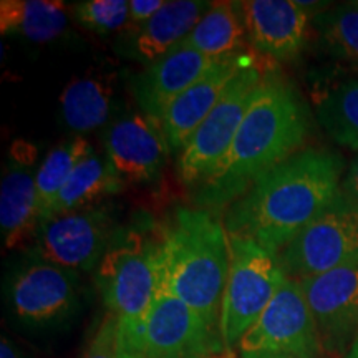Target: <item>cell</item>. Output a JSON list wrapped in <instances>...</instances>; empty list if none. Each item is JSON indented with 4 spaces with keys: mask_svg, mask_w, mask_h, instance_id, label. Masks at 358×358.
Segmentation results:
<instances>
[{
    "mask_svg": "<svg viewBox=\"0 0 358 358\" xmlns=\"http://www.w3.org/2000/svg\"><path fill=\"white\" fill-rule=\"evenodd\" d=\"M310 115L292 83L267 70L252 93L234 141L194 194L198 209L219 211L241 199L262 176L299 153Z\"/></svg>",
    "mask_w": 358,
    "mask_h": 358,
    "instance_id": "6da1fadb",
    "label": "cell"
},
{
    "mask_svg": "<svg viewBox=\"0 0 358 358\" xmlns=\"http://www.w3.org/2000/svg\"><path fill=\"white\" fill-rule=\"evenodd\" d=\"M342 156L322 148L299 151L227 208V236L245 237L280 254L342 192Z\"/></svg>",
    "mask_w": 358,
    "mask_h": 358,
    "instance_id": "7a4b0ae2",
    "label": "cell"
},
{
    "mask_svg": "<svg viewBox=\"0 0 358 358\" xmlns=\"http://www.w3.org/2000/svg\"><path fill=\"white\" fill-rule=\"evenodd\" d=\"M229 268V236L221 221L206 209L176 211L166 226L163 284L217 330Z\"/></svg>",
    "mask_w": 358,
    "mask_h": 358,
    "instance_id": "3957f363",
    "label": "cell"
},
{
    "mask_svg": "<svg viewBox=\"0 0 358 358\" xmlns=\"http://www.w3.org/2000/svg\"><path fill=\"white\" fill-rule=\"evenodd\" d=\"M166 227L150 214L138 213L118 226L95 268V282L108 313L120 324L146 315L164 280Z\"/></svg>",
    "mask_w": 358,
    "mask_h": 358,
    "instance_id": "277c9868",
    "label": "cell"
},
{
    "mask_svg": "<svg viewBox=\"0 0 358 358\" xmlns=\"http://www.w3.org/2000/svg\"><path fill=\"white\" fill-rule=\"evenodd\" d=\"M3 306L7 319L22 332L38 337L60 334L82 312L80 275L27 254L6 274Z\"/></svg>",
    "mask_w": 358,
    "mask_h": 358,
    "instance_id": "5b68a950",
    "label": "cell"
},
{
    "mask_svg": "<svg viewBox=\"0 0 358 358\" xmlns=\"http://www.w3.org/2000/svg\"><path fill=\"white\" fill-rule=\"evenodd\" d=\"M118 350L120 358H196L227 352L221 330L206 324L164 284L141 320L118 322Z\"/></svg>",
    "mask_w": 358,
    "mask_h": 358,
    "instance_id": "8992f818",
    "label": "cell"
},
{
    "mask_svg": "<svg viewBox=\"0 0 358 358\" xmlns=\"http://www.w3.org/2000/svg\"><path fill=\"white\" fill-rule=\"evenodd\" d=\"M231 268L221 308V335L227 352L256 324L287 275L279 254L245 237L229 236Z\"/></svg>",
    "mask_w": 358,
    "mask_h": 358,
    "instance_id": "52a82bcc",
    "label": "cell"
},
{
    "mask_svg": "<svg viewBox=\"0 0 358 358\" xmlns=\"http://www.w3.org/2000/svg\"><path fill=\"white\" fill-rule=\"evenodd\" d=\"M266 71L267 69H262L257 58H254L231 80L211 113L206 116L181 150L178 173L185 185L199 187L213 176L229 151L252 93L262 82Z\"/></svg>",
    "mask_w": 358,
    "mask_h": 358,
    "instance_id": "ba28073f",
    "label": "cell"
},
{
    "mask_svg": "<svg viewBox=\"0 0 358 358\" xmlns=\"http://www.w3.org/2000/svg\"><path fill=\"white\" fill-rule=\"evenodd\" d=\"M279 262L284 274L295 280L358 262V204L340 192L280 250Z\"/></svg>",
    "mask_w": 358,
    "mask_h": 358,
    "instance_id": "9c48e42d",
    "label": "cell"
},
{
    "mask_svg": "<svg viewBox=\"0 0 358 358\" xmlns=\"http://www.w3.org/2000/svg\"><path fill=\"white\" fill-rule=\"evenodd\" d=\"M237 352L241 358H322L319 330L299 280L285 279Z\"/></svg>",
    "mask_w": 358,
    "mask_h": 358,
    "instance_id": "30bf717a",
    "label": "cell"
},
{
    "mask_svg": "<svg viewBox=\"0 0 358 358\" xmlns=\"http://www.w3.org/2000/svg\"><path fill=\"white\" fill-rule=\"evenodd\" d=\"M118 226L110 206L58 214L40 221L29 254L77 274L95 271Z\"/></svg>",
    "mask_w": 358,
    "mask_h": 358,
    "instance_id": "8fae6325",
    "label": "cell"
},
{
    "mask_svg": "<svg viewBox=\"0 0 358 358\" xmlns=\"http://www.w3.org/2000/svg\"><path fill=\"white\" fill-rule=\"evenodd\" d=\"M327 355L345 358L358 338V262L299 280Z\"/></svg>",
    "mask_w": 358,
    "mask_h": 358,
    "instance_id": "7c38bea8",
    "label": "cell"
},
{
    "mask_svg": "<svg viewBox=\"0 0 358 358\" xmlns=\"http://www.w3.org/2000/svg\"><path fill=\"white\" fill-rule=\"evenodd\" d=\"M169 151L163 124L143 111L122 115L106 129L105 156L124 185L158 181Z\"/></svg>",
    "mask_w": 358,
    "mask_h": 358,
    "instance_id": "4fadbf2b",
    "label": "cell"
},
{
    "mask_svg": "<svg viewBox=\"0 0 358 358\" xmlns=\"http://www.w3.org/2000/svg\"><path fill=\"white\" fill-rule=\"evenodd\" d=\"M239 7L254 50L279 62L301 55L308 35L306 8L292 0H244Z\"/></svg>",
    "mask_w": 358,
    "mask_h": 358,
    "instance_id": "5bb4252c",
    "label": "cell"
},
{
    "mask_svg": "<svg viewBox=\"0 0 358 358\" xmlns=\"http://www.w3.org/2000/svg\"><path fill=\"white\" fill-rule=\"evenodd\" d=\"M256 58L254 53L217 58L209 70L169 106L161 120L169 150L178 151L186 146L206 116L211 113L231 80Z\"/></svg>",
    "mask_w": 358,
    "mask_h": 358,
    "instance_id": "9a60e30c",
    "label": "cell"
},
{
    "mask_svg": "<svg viewBox=\"0 0 358 358\" xmlns=\"http://www.w3.org/2000/svg\"><path fill=\"white\" fill-rule=\"evenodd\" d=\"M216 60L191 48L178 47L131 77L129 92L143 113L161 122L169 106L198 82Z\"/></svg>",
    "mask_w": 358,
    "mask_h": 358,
    "instance_id": "2e32d148",
    "label": "cell"
},
{
    "mask_svg": "<svg viewBox=\"0 0 358 358\" xmlns=\"http://www.w3.org/2000/svg\"><path fill=\"white\" fill-rule=\"evenodd\" d=\"M213 2L203 0H174L140 29L120 34L116 52L128 60L150 66L181 45L192 32Z\"/></svg>",
    "mask_w": 358,
    "mask_h": 358,
    "instance_id": "e0dca14e",
    "label": "cell"
},
{
    "mask_svg": "<svg viewBox=\"0 0 358 358\" xmlns=\"http://www.w3.org/2000/svg\"><path fill=\"white\" fill-rule=\"evenodd\" d=\"M17 148L19 151L12 150V159L0 185V232L3 248L8 250L32 239L40 224L37 182L32 173L35 150L22 141Z\"/></svg>",
    "mask_w": 358,
    "mask_h": 358,
    "instance_id": "ac0fdd59",
    "label": "cell"
},
{
    "mask_svg": "<svg viewBox=\"0 0 358 358\" xmlns=\"http://www.w3.org/2000/svg\"><path fill=\"white\" fill-rule=\"evenodd\" d=\"M118 73L90 69L65 85L60 93V118L70 131H95L110 122L113 113Z\"/></svg>",
    "mask_w": 358,
    "mask_h": 358,
    "instance_id": "d6986e66",
    "label": "cell"
},
{
    "mask_svg": "<svg viewBox=\"0 0 358 358\" xmlns=\"http://www.w3.org/2000/svg\"><path fill=\"white\" fill-rule=\"evenodd\" d=\"M69 6L58 0H2V35L34 43H50L66 32Z\"/></svg>",
    "mask_w": 358,
    "mask_h": 358,
    "instance_id": "ffe728a7",
    "label": "cell"
},
{
    "mask_svg": "<svg viewBox=\"0 0 358 358\" xmlns=\"http://www.w3.org/2000/svg\"><path fill=\"white\" fill-rule=\"evenodd\" d=\"M124 186L127 185L116 174L108 158L93 151L75 168L43 219L95 208L98 203L120 192Z\"/></svg>",
    "mask_w": 358,
    "mask_h": 358,
    "instance_id": "44dd1931",
    "label": "cell"
},
{
    "mask_svg": "<svg viewBox=\"0 0 358 358\" xmlns=\"http://www.w3.org/2000/svg\"><path fill=\"white\" fill-rule=\"evenodd\" d=\"M245 40L248 30L239 2H213L179 47L191 48L206 57L222 58L244 53Z\"/></svg>",
    "mask_w": 358,
    "mask_h": 358,
    "instance_id": "7402d4cb",
    "label": "cell"
},
{
    "mask_svg": "<svg viewBox=\"0 0 358 358\" xmlns=\"http://www.w3.org/2000/svg\"><path fill=\"white\" fill-rule=\"evenodd\" d=\"M317 120L335 143L358 151V78L327 90L317 103Z\"/></svg>",
    "mask_w": 358,
    "mask_h": 358,
    "instance_id": "603a6c76",
    "label": "cell"
},
{
    "mask_svg": "<svg viewBox=\"0 0 358 358\" xmlns=\"http://www.w3.org/2000/svg\"><path fill=\"white\" fill-rule=\"evenodd\" d=\"M90 153H93L92 145L83 136L71 138V140L60 143L48 151L42 164L35 171L40 221L47 216L48 209L52 208L53 201L60 194L62 187L69 181L75 168Z\"/></svg>",
    "mask_w": 358,
    "mask_h": 358,
    "instance_id": "cb8c5ba5",
    "label": "cell"
},
{
    "mask_svg": "<svg viewBox=\"0 0 358 358\" xmlns=\"http://www.w3.org/2000/svg\"><path fill=\"white\" fill-rule=\"evenodd\" d=\"M325 47L358 69V2L342 3L315 17Z\"/></svg>",
    "mask_w": 358,
    "mask_h": 358,
    "instance_id": "d4e9b609",
    "label": "cell"
},
{
    "mask_svg": "<svg viewBox=\"0 0 358 358\" xmlns=\"http://www.w3.org/2000/svg\"><path fill=\"white\" fill-rule=\"evenodd\" d=\"M71 17L83 29L100 35L124 30L129 17L127 0H85L71 6Z\"/></svg>",
    "mask_w": 358,
    "mask_h": 358,
    "instance_id": "484cf974",
    "label": "cell"
},
{
    "mask_svg": "<svg viewBox=\"0 0 358 358\" xmlns=\"http://www.w3.org/2000/svg\"><path fill=\"white\" fill-rule=\"evenodd\" d=\"M83 358H120L118 319L115 315L108 313L101 320Z\"/></svg>",
    "mask_w": 358,
    "mask_h": 358,
    "instance_id": "4316f807",
    "label": "cell"
},
{
    "mask_svg": "<svg viewBox=\"0 0 358 358\" xmlns=\"http://www.w3.org/2000/svg\"><path fill=\"white\" fill-rule=\"evenodd\" d=\"M164 3L166 2H163V0H131L129 2L128 24L123 32L140 29L141 25H145L151 17H155L161 10Z\"/></svg>",
    "mask_w": 358,
    "mask_h": 358,
    "instance_id": "83f0119b",
    "label": "cell"
},
{
    "mask_svg": "<svg viewBox=\"0 0 358 358\" xmlns=\"http://www.w3.org/2000/svg\"><path fill=\"white\" fill-rule=\"evenodd\" d=\"M342 191L358 204V155L348 166V171L342 182Z\"/></svg>",
    "mask_w": 358,
    "mask_h": 358,
    "instance_id": "f1b7e54d",
    "label": "cell"
},
{
    "mask_svg": "<svg viewBox=\"0 0 358 358\" xmlns=\"http://www.w3.org/2000/svg\"><path fill=\"white\" fill-rule=\"evenodd\" d=\"M0 358H30V357L29 353H27L20 345H17L10 337L2 335V340H0Z\"/></svg>",
    "mask_w": 358,
    "mask_h": 358,
    "instance_id": "f546056e",
    "label": "cell"
},
{
    "mask_svg": "<svg viewBox=\"0 0 358 358\" xmlns=\"http://www.w3.org/2000/svg\"><path fill=\"white\" fill-rule=\"evenodd\" d=\"M345 358H358V338H357V342L352 345L350 350H348Z\"/></svg>",
    "mask_w": 358,
    "mask_h": 358,
    "instance_id": "4dcf8cb0",
    "label": "cell"
},
{
    "mask_svg": "<svg viewBox=\"0 0 358 358\" xmlns=\"http://www.w3.org/2000/svg\"><path fill=\"white\" fill-rule=\"evenodd\" d=\"M196 358H234L231 355V352L219 353V355H204V357H196Z\"/></svg>",
    "mask_w": 358,
    "mask_h": 358,
    "instance_id": "1f68e13d",
    "label": "cell"
}]
</instances>
